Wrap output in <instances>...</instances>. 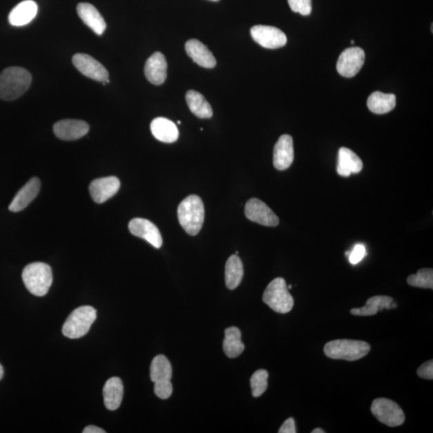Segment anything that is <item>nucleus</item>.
Returning <instances> with one entry per match:
<instances>
[{
  "instance_id": "f257e3e1",
  "label": "nucleus",
  "mask_w": 433,
  "mask_h": 433,
  "mask_svg": "<svg viewBox=\"0 0 433 433\" xmlns=\"http://www.w3.org/2000/svg\"><path fill=\"white\" fill-rule=\"evenodd\" d=\"M32 75L21 67H10L0 74V99L14 101L30 88Z\"/></svg>"
},
{
  "instance_id": "f03ea898",
  "label": "nucleus",
  "mask_w": 433,
  "mask_h": 433,
  "mask_svg": "<svg viewBox=\"0 0 433 433\" xmlns=\"http://www.w3.org/2000/svg\"><path fill=\"white\" fill-rule=\"evenodd\" d=\"M178 216L179 223L187 234L192 236L198 234L205 220L203 200L197 195L187 197L179 206Z\"/></svg>"
},
{
  "instance_id": "7ed1b4c3",
  "label": "nucleus",
  "mask_w": 433,
  "mask_h": 433,
  "mask_svg": "<svg viewBox=\"0 0 433 433\" xmlns=\"http://www.w3.org/2000/svg\"><path fill=\"white\" fill-rule=\"evenodd\" d=\"M371 350L370 344L352 339H336L324 347V353L334 360L355 361L366 356Z\"/></svg>"
},
{
  "instance_id": "20e7f679",
  "label": "nucleus",
  "mask_w": 433,
  "mask_h": 433,
  "mask_svg": "<svg viewBox=\"0 0 433 433\" xmlns=\"http://www.w3.org/2000/svg\"><path fill=\"white\" fill-rule=\"evenodd\" d=\"M22 279L29 292L36 296H44L52 286V269L46 263H33L23 269Z\"/></svg>"
},
{
  "instance_id": "39448f33",
  "label": "nucleus",
  "mask_w": 433,
  "mask_h": 433,
  "mask_svg": "<svg viewBox=\"0 0 433 433\" xmlns=\"http://www.w3.org/2000/svg\"><path fill=\"white\" fill-rule=\"evenodd\" d=\"M96 319L97 311L92 307L83 306L74 310L63 324V336L70 339L85 336Z\"/></svg>"
},
{
  "instance_id": "423d86ee",
  "label": "nucleus",
  "mask_w": 433,
  "mask_h": 433,
  "mask_svg": "<svg viewBox=\"0 0 433 433\" xmlns=\"http://www.w3.org/2000/svg\"><path fill=\"white\" fill-rule=\"evenodd\" d=\"M263 300L273 311L280 314L288 313L294 307V299L283 278L275 279L270 283L265 290Z\"/></svg>"
},
{
  "instance_id": "0eeeda50",
  "label": "nucleus",
  "mask_w": 433,
  "mask_h": 433,
  "mask_svg": "<svg viewBox=\"0 0 433 433\" xmlns=\"http://www.w3.org/2000/svg\"><path fill=\"white\" fill-rule=\"evenodd\" d=\"M371 411L379 421L390 427L400 426L405 421L401 407L386 398L376 399L372 403Z\"/></svg>"
},
{
  "instance_id": "6e6552de",
  "label": "nucleus",
  "mask_w": 433,
  "mask_h": 433,
  "mask_svg": "<svg viewBox=\"0 0 433 433\" xmlns=\"http://www.w3.org/2000/svg\"><path fill=\"white\" fill-rule=\"evenodd\" d=\"M72 63L83 76L102 82L104 85L110 83V75L105 66L88 54H76L72 57Z\"/></svg>"
},
{
  "instance_id": "1a4fd4ad",
  "label": "nucleus",
  "mask_w": 433,
  "mask_h": 433,
  "mask_svg": "<svg viewBox=\"0 0 433 433\" xmlns=\"http://www.w3.org/2000/svg\"><path fill=\"white\" fill-rule=\"evenodd\" d=\"M364 61L365 52L362 48L358 47L347 48L339 57L337 71L344 77H355L361 71Z\"/></svg>"
},
{
  "instance_id": "9d476101",
  "label": "nucleus",
  "mask_w": 433,
  "mask_h": 433,
  "mask_svg": "<svg viewBox=\"0 0 433 433\" xmlns=\"http://www.w3.org/2000/svg\"><path fill=\"white\" fill-rule=\"evenodd\" d=\"M254 41L268 49H276L286 46L288 38L280 29L272 26H256L250 30Z\"/></svg>"
},
{
  "instance_id": "9b49d317",
  "label": "nucleus",
  "mask_w": 433,
  "mask_h": 433,
  "mask_svg": "<svg viewBox=\"0 0 433 433\" xmlns=\"http://www.w3.org/2000/svg\"><path fill=\"white\" fill-rule=\"evenodd\" d=\"M245 214L249 220L265 226L274 228L279 223L278 216L267 204L257 199H250L245 204Z\"/></svg>"
},
{
  "instance_id": "f8f14e48",
  "label": "nucleus",
  "mask_w": 433,
  "mask_h": 433,
  "mask_svg": "<svg viewBox=\"0 0 433 433\" xmlns=\"http://www.w3.org/2000/svg\"><path fill=\"white\" fill-rule=\"evenodd\" d=\"M121 182L116 177H106L91 182L90 192L93 201L98 204L105 203L120 190Z\"/></svg>"
},
{
  "instance_id": "ddd939ff",
  "label": "nucleus",
  "mask_w": 433,
  "mask_h": 433,
  "mask_svg": "<svg viewBox=\"0 0 433 433\" xmlns=\"http://www.w3.org/2000/svg\"><path fill=\"white\" fill-rule=\"evenodd\" d=\"M129 229L132 234L146 240L152 247L157 249L161 248L163 241L160 231L150 221L144 219H132L129 224Z\"/></svg>"
},
{
  "instance_id": "4468645a",
  "label": "nucleus",
  "mask_w": 433,
  "mask_h": 433,
  "mask_svg": "<svg viewBox=\"0 0 433 433\" xmlns=\"http://www.w3.org/2000/svg\"><path fill=\"white\" fill-rule=\"evenodd\" d=\"M53 131L59 139L75 141L85 136L90 131V126L83 121L67 119L57 122Z\"/></svg>"
},
{
  "instance_id": "2eb2a0df",
  "label": "nucleus",
  "mask_w": 433,
  "mask_h": 433,
  "mask_svg": "<svg viewBox=\"0 0 433 433\" xmlns=\"http://www.w3.org/2000/svg\"><path fill=\"white\" fill-rule=\"evenodd\" d=\"M294 157L292 137L288 134L280 137L274 149V168L280 171L288 170L292 165Z\"/></svg>"
},
{
  "instance_id": "dca6fc26",
  "label": "nucleus",
  "mask_w": 433,
  "mask_h": 433,
  "mask_svg": "<svg viewBox=\"0 0 433 433\" xmlns=\"http://www.w3.org/2000/svg\"><path fill=\"white\" fill-rule=\"evenodd\" d=\"M145 75L152 85H161L167 77V61L163 54L155 52L148 59L145 66Z\"/></svg>"
},
{
  "instance_id": "f3484780",
  "label": "nucleus",
  "mask_w": 433,
  "mask_h": 433,
  "mask_svg": "<svg viewBox=\"0 0 433 433\" xmlns=\"http://www.w3.org/2000/svg\"><path fill=\"white\" fill-rule=\"evenodd\" d=\"M41 181L37 178H32L28 181L26 185L14 196L9 210L12 212H19L27 208V206L35 199L41 190Z\"/></svg>"
},
{
  "instance_id": "a211bd4d",
  "label": "nucleus",
  "mask_w": 433,
  "mask_h": 433,
  "mask_svg": "<svg viewBox=\"0 0 433 433\" xmlns=\"http://www.w3.org/2000/svg\"><path fill=\"white\" fill-rule=\"evenodd\" d=\"M77 10L79 17L97 35L101 36L105 32L107 27L105 19L93 5L88 3H81L78 4Z\"/></svg>"
},
{
  "instance_id": "6ab92c4d",
  "label": "nucleus",
  "mask_w": 433,
  "mask_h": 433,
  "mask_svg": "<svg viewBox=\"0 0 433 433\" xmlns=\"http://www.w3.org/2000/svg\"><path fill=\"white\" fill-rule=\"evenodd\" d=\"M185 51L188 56L196 63L205 68H213L216 66V59L209 48L198 39H190L185 43Z\"/></svg>"
},
{
  "instance_id": "aec40b11",
  "label": "nucleus",
  "mask_w": 433,
  "mask_h": 433,
  "mask_svg": "<svg viewBox=\"0 0 433 433\" xmlns=\"http://www.w3.org/2000/svg\"><path fill=\"white\" fill-rule=\"evenodd\" d=\"M38 6L33 0H24L12 9L8 17L9 23L14 27L27 26L37 17Z\"/></svg>"
},
{
  "instance_id": "412c9836",
  "label": "nucleus",
  "mask_w": 433,
  "mask_h": 433,
  "mask_svg": "<svg viewBox=\"0 0 433 433\" xmlns=\"http://www.w3.org/2000/svg\"><path fill=\"white\" fill-rule=\"evenodd\" d=\"M150 129L155 139L164 143H174L179 137L178 127L167 118H155L151 123Z\"/></svg>"
},
{
  "instance_id": "4be33fe9",
  "label": "nucleus",
  "mask_w": 433,
  "mask_h": 433,
  "mask_svg": "<svg viewBox=\"0 0 433 433\" xmlns=\"http://www.w3.org/2000/svg\"><path fill=\"white\" fill-rule=\"evenodd\" d=\"M363 169V162L352 150L342 147L339 151L337 172L339 175L349 177L359 174Z\"/></svg>"
},
{
  "instance_id": "5701e85b",
  "label": "nucleus",
  "mask_w": 433,
  "mask_h": 433,
  "mask_svg": "<svg viewBox=\"0 0 433 433\" xmlns=\"http://www.w3.org/2000/svg\"><path fill=\"white\" fill-rule=\"evenodd\" d=\"M103 396L106 408L110 411L117 410L124 396V386L121 379L112 377L108 380L103 388Z\"/></svg>"
},
{
  "instance_id": "b1692460",
  "label": "nucleus",
  "mask_w": 433,
  "mask_h": 433,
  "mask_svg": "<svg viewBox=\"0 0 433 433\" xmlns=\"http://www.w3.org/2000/svg\"><path fill=\"white\" fill-rule=\"evenodd\" d=\"M369 110L376 114H385L394 110L396 105V97L394 94H387L381 92L372 93L367 99Z\"/></svg>"
},
{
  "instance_id": "393cba45",
  "label": "nucleus",
  "mask_w": 433,
  "mask_h": 433,
  "mask_svg": "<svg viewBox=\"0 0 433 433\" xmlns=\"http://www.w3.org/2000/svg\"><path fill=\"white\" fill-rule=\"evenodd\" d=\"M185 99L192 112L201 119H208L213 116V110L209 102L200 92L194 90L187 92Z\"/></svg>"
},
{
  "instance_id": "a878e982",
  "label": "nucleus",
  "mask_w": 433,
  "mask_h": 433,
  "mask_svg": "<svg viewBox=\"0 0 433 433\" xmlns=\"http://www.w3.org/2000/svg\"><path fill=\"white\" fill-rule=\"evenodd\" d=\"M392 303V298L377 295V296L368 299L365 306L352 309L351 314L356 316H375V314L383 309H391Z\"/></svg>"
},
{
  "instance_id": "bb28decb",
  "label": "nucleus",
  "mask_w": 433,
  "mask_h": 433,
  "mask_svg": "<svg viewBox=\"0 0 433 433\" xmlns=\"http://www.w3.org/2000/svg\"><path fill=\"white\" fill-rule=\"evenodd\" d=\"M245 345L242 342V334L238 328L231 327L225 329L223 341V350L226 356L234 359L238 357L244 351Z\"/></svg>"
},
{
  "instance_id": "cd10ccee",
  "label": "nucleus",
  "mask_w": 433,
  "mask_h": 433,
  "mask_svg": "<svg viewBox=\"0 0 433 433\" xmlns=\"http://www.w3.org/2000/svg\"><path fill=\"white\" fill-rule=\"evenodd\" d=\"M244 274L243 264L238 255L230 256L225 264V279L226 287L234 290L242 282Z\"/></svg>"
},
{
  "instance_id": "c85d7f7f",
  "label": "nucleus",
  "mask_w": 433,
  "mask_h": 433,
  "mask_svg": "<svg viewBox=\"0 0 433 433\" xmlns=\"http://www.w3.org/2000/svg\"><path fill=\"white\" fill-rule=\"evenodd\" d=\"M173 376L171 363L163 355L156 356L152 360L150 367V378L154 383L171 381Z\"/></svg>"
},
{
  "instance_id": "c756f323",
  "label": "nucleus",
  "mask_w": 433,
  "mask_h": 433,
  "mask_svg": "<svg viewBox=\"0 0 433 433\" xmlns=\"http://www.w3.org/2000/svg\"><path fill=\"white\" fill-rule=\"evenodd\" d=\"M407 282L412 287L433 289V270L421 269L416 274L408 276Z\"/></svg>"
},
{
  "instance_id": "7c9ffc66",
  "label": "nucleus",
  "mask_w": 433,
  "mask_h": 433,
  "mask_svg": "<svg viewBox=\"0 0 433 433\" xmlns=\"http://www.w3.org/2000/svg\"><path fill=\"white\" fill-rule=\"evenodd\" d=\"M269 374L268 371L260 369L256 371L252 379H250V385H252V395L257 398L263 394L268 387Z\"/></svg>"
},
{
  "instance_id": "2f4dec72",
  "label": "nucleus",
  "mask_w": 433,
  "mask_h": 433,
  "mask_svg": "<svg viewBox=\"0 0 433 433\" xmlns=\"http://www.w3.org/2000/svg\"><path fill=\"white\" fill-rule=\"evenodd\" d=\"M288 3L294 12L301 14L302 16H309L312 12V0H288Z\"/></svg>"
},
{
  "instance_id": "473e14b6",
  "label": "nucleus",
  "mask_w": 433,
  "mask_h": 433,
  "mask_svg": "<svg viewBox=\"0 0 433 433\" xmlns=\"http://www.w3.org/2000/svg\"><path fill=\"white\" fill-rule=\"evenodd\" d=\"M154 392L157 396L162 399V400H166L171 396L173 393V385H172L171 381H163L155 382Z\"/></svg>"
},
{
  "instance_id": "72a5a7b5",
  "label": "nucleus",
  "mask_w": 433,
  "mask_h": 433,
  "mask_svg": "<svg viewBox=\"0 0 433 433\" xmlns=\"http://www.w3.org/2000/svg\"><path fill=\"white\" fill-rule=\"evenodd\" d=\"M367 254L365 245L363 244H357L354 247L353 250L349 254L348 258L350 263L356 265L361 262L362 259Z\"/></svg>"
},
{
  "instance_id": "f704fd0d",
  "label": "nucleus",
  "mask_w": 433,
  "mask_h": 433,
  "mask_svg": "<svg viewBox=\"0 0 433 433\" xmlns=\"http://www.w3.org/2000/svg\"><path fill=\"white\" fill-rule=\"evenodd\" d=\"M417 375L426 380L432 381L433 379V361H430L418 368Z\"/></svg>"
},
{
  "instance_id": "c9c22d12",
  "label": "nucleus",
  "mask_w": 433,
  "mask_h": 433,
  "mask_svg": "<svg viewBox=\"0 0 433 433\" xmlns=\"http://www.w3.org/2000/svg\"><path fill=\"white\" fill-rule=\"evenodd\" d=\"M279 433H296V427L293 418H289L285 421L279 430Z\"/></svg>"
},
{
  "instance_id": "e433bc0d",
  "label": "nucleus",
  "mask_w": 433,
  "mask_h": 433,
  "mask_svg": "<svg viewBox=\"0 0 433 433\" xmlns=\"http://www.w3.org/2000/svg\"><path fill=\"white\" fill-rule=\"evenodd\" d=\"M83 433H105V430L100 429L94 425H90L85 427V430L83 431Z\"/></svg>"
},
{
  "instance_id": "4c0bfd02",
  "label": "nucleus",
  "mask_w": 433,
  "mask_h": 433,
  "mask_svg": "<svg viewBox=\"0 0 433 433\" xmlns=\"http://www.w3.org/2000/svg\"><path fill=\"white\" fill-rule=\"evenodd\" d=\"M3 366L1 365V364H0V380H1V379L3 376Z\"/></svg>"
},
{
  "instance_id": "58836bf2",
  "label": "nucleus",
  "mask_w": 433,
  "mask_h": 433,
  "mask_svg": "<svg viewBox=\"0 0 433 433\" xmlns=\"http://www.w3.org/2000/svg\"><path fill=\"white\" fill-rule=\"evenodd\" d=\"M324 432H325V431H323V430H321V429H316V430H314L312 432V433H324Z\"/></svg>"
},
{
  "instance_id": "ea45409f",
  "label": "nucleus",
  "mask_w": 433,
  "mask_h": 433,
  "mask_svg": "<svg viewBox=\"0 0 433 433\" xmlns=\"http://www.w3.org/2000/svg\"><path fill=\"white\" fill-rule=\"evenodd\" d=\"M292 285H290V286L288 287V289H292Z\"/></svg>"
},
{
  "instance_id": "a19ab883",
  "label": "nucleus",
  "mask_w": 433,
  "mask_h": 433,
  "mask_svg": "<svg viewBox=\"0 0 433 433\" xmlns=\"http://www.w3.org/2000/svg\"><path fill=\"white\" fill-rule=\"evenodd\" d=\"M211 1L218 2V1H219V0H211Z\"/></svg>"
},
{
  "instance_id": "79ce46f5",
  "label": "nucleus",
  "mask_w": 433,
  "mask_h": 433,
  "mask_svg": "<svg viewBox=\"0 0 433 433\" xmlns=\"http://www.w3.org/2000/svg\"><path fill=\"white\" fill-rule=\"evenodd\" d=\"M354 43H355V41H351V43H352V44H354Z\"/></svg>"
},
{
  "instance_id": "37998d69",
  "label": "nucleus",
  "mask_w": 433,
  "mask_h": 433,
  "mask_svg": "<svg viewBox=\"0 0 433 433\" xmlns=\"http://www.w3.org/2000/svg\"><path fill=\"white\" fill-rule=\"evenodd\" d=\"M178 123H179V125H181V122L179 121H178Z\"/></svg>"
}]
</instances>
